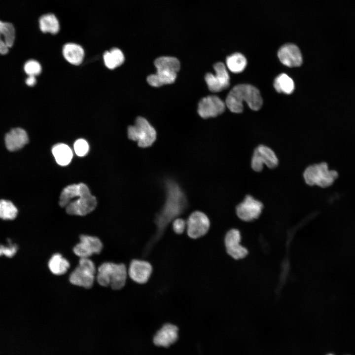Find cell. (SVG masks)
I'll use <instances>...</instances> for the list:
<instances>
[{"mask_svg":"<svg viewBox=\"0 0 355 355\" xmlns=\"http://www.w3.org/2000/svg\"><path fill=\"white\" fill-rule=\"evenodd\" d=\"M39 26L43 33L55 35L60 30L59 21L55 15L47 13L42 15L39 19Z\"/></svg>","mask_w":355,"mask_h":355,"instance_id":"obj_23","label":"cell"},{"mask_svg":"<svg viewBox=\"0 0 355 355\" xmlns=\"http://www.w3.org/2000/svg\"><path fill=\"white\" fill-rule=\"evenodd\" d=\"M127 275L128 271L124 264L106 262L98 268L96 278L100 285L110 286L114 290H119L125 285Z\"/></svg>","mask_w":355,"mask_h":355,"instance_id":"obj_4","label":"cell"},{"mask_svg":"<svg viewBox=\"0 0 355 355\" xmlns=\"http://www.w3.org/2000/svg\"><path fill=\"white\" fill-rule=\"evenodd\" d=\"M167 196L165 206L156 219L157 226L156 237L161 235L168 224L179 214L186 206L185 197L176 183L169 182L167 184Z\"/></svg>","mask_w":355,"mask_h":355,"instance_id":"obj_1","label":"cell"},{"mask_svg":"<svg viewBox=\"0 0 355 355\" xmlns=\"http://www.w3.org/2000/svg\"><path fill=\"white\" fill-rule=\"evenodd\" d=\"M241 235L237 229H231L225 235L224 244L228 255L235 260L245 258L248 254V249L241 244Z\"/></svg>","mask_w":355,"mask_h":355,"instance_id":"obj_11","label":"cell"},{"mask_svg":"<svg viewBox=\"0 0 355 355\" xmlns=\"http://www.w3.org/2000/svg\"><path fill=\"white\" fill-rule=\"evenodd\" d=\"M109 52L117 67L123 63L124 56L121 50L117 48H113L109 50Z\"/></svg>","mask_w":355,"mask_h":355,"instance_id":"obj_32","label":"cell"},{"mask_svg":"<svg viewBox=\"0 0 355 355\" xmlns=\"http://www.w3.org/2000/svg\"><path fill=\"white\" fill-rule=\"evenodd\" d=\"M8 46L4 42L0 39V54L4 55L8 52Z\"/></svg>","mask_w":355,"mask_h":355,"instance_id":"obj_35","label":"cell"},{"mask_svg":"<svg viewBox=\"0 0 355 355\" xmlns=\"http://www.w3.org/2000/svg\"><path fill=\"white\" fill-rule=\"evenodd\" d=\"M17 249L18 247L15 244H10L8 246L0 245V256L4 255L11 257L16 254Z\"/></svg>","mask_w":355,"mask_h":355,"instance_id":"obj_31","label":"cell"},{"mask_svg":"<svg viewBox=\"0 0 355 355\" xmlns=\"http://www.w3.org/2000/svg\"><path fill=\"white\" fill-rule=\"evenodd\" d=\"M95 264L89 258H80L78 266L71 273L70 282L85 288H91L95 279Z\"/></svg>","mask_w":355,"mask_h":355,"instance_id":"obj_7","label":"cell"},{"mask_svg":"<svg viewBox=\"0 0 355 355\" xmlns=\"http://www.w3.org/2000/svg\"><path fill=\"white\" fill-rule=\"evenodd\" d=\"M334 355L332 354H328V355Z\"/></svg>","mask_w":355,"mask_h":355,"instance_id":"obj_37","label":"cell"},{"mask_svg":"<svg viewBox=\"0 0 355 355\" xmlns=\"http://www.w3.org/2000/svg\"><path fill=\"white\" fill-rule=\"evenodd\" d=\"M18 214V210L13 203L6 200H0V218L12 220Z\"/></svg>","mask_w":355,"mask_h":355,"instance_id":"obj_28","label":"cell"},{"mask_svg":"<svg viewBox=\"0 0 355 355\" xmlns=\"http://www.w3.org/2000/svg\"><path fill=\"white\" fill-rule=\"evenodd\" d=\"M29 141L27 132L21 128H15L7 133L4 138L6 148L15 151L24 147Z\"/></svg>","mask_w":355,"mask_h":355,"instance_id":"obj_19","label":"cell"},{"mask_svg":"<svg viewBox=\"0 0 355 355\" xmlns=\"http://www.w3.org/2000/svg\"><path fill=\"white\" fill-rule=\"evenodd\" d=\"M152 271V266L148 262L134 259L131 262L128 274L134 282L142 284L148 280Z\"/></svg>","mask_w":355,"mask_h":355,"instance_id":"obj_16","label":"cell"},{"mask_svg":"<svg viewBox=\"0 0 355 355\" xmlns=\"http://www.w3.org/2000/svg\"><path fill=\"white\" fill-rule=\"evenodd\" d=\"M128 137L133 141H137L141 147L150 146L156 139V132L154 128L144 118L139 116L134 125L128 128Z\"/></svg>","mask_w":355,"mask_h":355,"instance_id":"obj_6","label":"cell"},{"mask_svg":"<svg viewBox=\"0 0 355 355\" xmlns=\"http://www.w3.org/2000/svg\"><path fill=\"white\" fill-rule=\"evenodd\" d=\"M210 220L203 213L196 211L190 214L186 221L187 233L192 239L205 235L210 227Z\"/></svg>","mask_w":355,"mask_h":355,"instance_id":"obj_12","label":"cell"},{"mask_svg":"<svg viewBox=\"0 0 355 355\" xmlns=\"http://www.w3.org/2000/svg\"><path fill=\"white\" fill-rule=\"evenodd\" d=\"M274 87L279 93L290 94L294 89V84L293 80L289 76L285 73H282L275 78Z\"/></svg>","mask_w":355,"mask_h":355,"instance_id":"obj_25","label":"cell"},{"mask_svg":"<svg viewBox=\"0 0 355 355\" xmlns=\"http://www.w3.org/2000/svg\"><path fill=\"white\" fill-rule=\"evenodd\" d=\"M156 72L147 77L148 83L153 87H160L175 82L180 69L178 60L174 57L162 56L154 62Z\"/></svg>","mask_w":355,"mask_h":355,"instance_id":"obj_3","label":"cell"},{"mask_svg":"<svg viewBox=\"0 0 355 355\" xmlns=\"http://www.w3.org/2000/svg\"><path fill=\"white\" fill-rule=\"evenodd\" d=\"M215 74L207 73L205 79L209 89L213 92H218L228 87L230 77L224 64L222 62L215 63L213 66Z\"/></svg>","mask_w":355,"mask_h":355,"instance_id":"obj_9","label":"cell"},{"mask_svg":"<svg viewBox=\"0 0 355 355\" xmlns=\"http://www.w3.org/2000/svg\"><path fill=\"white\" fill-rule=\"evenodd\" d=\"M178 328L171 324H165L153 337V343L157 346L168 347L178 339Z\"/></svg>","mask_w":355,"mask_h":355,"instance_id":"obj_18","label":"cell"},{"mask_svg":"<svg viewBox=\"0 0 355 355\" xmlns=\"http://www.w3.org/2000/svg\"><path fill=\"white\" fill-rule=\"evenodd\" d=\"M278 56L282 64L289 67L300 66L302 63V57L299 49L293 44H286L282 46L278 52Z\"/></svg>","mask_w":355,"mask_h":355,"instance_id":"obj_17","label":"cell"},{"mask_svg":"<svg viewBox=\"0 0 355 355\" xmlns=\"http://www.w3.org/2000/svg\"><path fill=\"white\" fill-rule=\"evenodd\" d=\"M74 149L77 155L83 156L87 153L89 150V145L85 140L80 139L74 142Z\"/></svg>","mask_w":355,"mask_h":355,"instance_id":"obj_30","label":"cell"},{"mask_svg":"<svg viewBox=\"0 0 355 355\" xmlns=\"http://www.w3.org/2000/svg\"><path fill=\"white\" fill-rule=\"evenodd\" d=\"M97 204L96 197L90 192L70 202L66 207V211L70 215L84 216L94 211Z\"/></svg>","mask_w":355,"mask_h":355,"instance_id":"obj_13","label":"cell"},{"mask_svg":"<svg viewBox=\"0 0 355 355\" xmlns=\"http://www.w3.org/2000/svg\"><path fill=\"white\" fill-rule=\"evenodd\" d=\"M225 106V104L217 96H208L199 102L198 113L203 118L215 117L223 112Z\"/></svg>","mask_w":355,"mask_h":355,"instance_id":"obj_15","label":"cell"},{"mask_svg":"<svg viewBox=\"0 0 355 355\" xmlns=\"http://www.w3.org/2000/svg\"><path fill=\"white\" fill-rule=\"evenodd\" d=\"M338 177L334 170H329L325 162L308 166L303 173L305 182L309 185H316L321 187H327L332 185Z\"/></svg>","mask_w":355,"mask_h":355,"instance_id":"obj_5","label":"cell"},{"mask_svg":"<svg viewBox=\"0 0 355 355\" xmlns=\"http://www.w3.org/2000/svg\"><path fill=\"white\" fill-rule=\"evenodd\" d=\"M103 59L105 65L108 69L113 70L117 67L111 56L109 51H106L104 53Z\"/></svg>","mask_w":355,"mask_h":355,"instance_id":"obj_34","label":"cell"},{"mask_svg":"<svg viewBox=\"0 0 355 355\" xmlns=\"http://www.w3.org/2000/svg\"><path fill=\"white\" fill-rule=\"evenodd\" d=\"M263 204L250 195H247L236 207V214L242 220L247 222L257 218L261 213Z\"/></svg>","mask_w":355,"mask_h":355,"instance_id":"obj_10","label":"cell"},{"mask_svg":"<svg viewBox=\"0 0 355 355\" xmlns=\"http://www.w3.org/2000/svg\"><path fill=\"white\" fill-rule=\"evenodd\" d=\"M15 37V31L13 25L8 22L0 21V39L8 46L12 47Z\"/></svg>","mask_w":355,"mask_h":355,"instance_id":"obj_27","label":"cell"},{"mask_svg":"<svg viewBox=\"0 0 355 355\" xmlns=\"http://www.w3.org/2000/svg\"><path fill=\"white\" fill-rule=\"evenodd\" d=\"M88 192H90L89 189L83 183L68 185L63 189L61 193L59 205L61 207H66L73 198Z\"/></svg>","mask_w":355,"mask_h":355,"instance_id":"obj_20","label":"cell"},{"mask_svg":"<svg viewBox=\"0 0 355 355\" xmlns=\"http://www.w3.org/2000/svg\"><path fill=\"white\" fill-rule=\"evenodd\" d=\"M226 63L228 69L234 73L243 71L247 64L246 58L240 53H235L228 56Z\"/></svg>","mask_w":355,"mask_h":355,"instance_id":"obj_26","label":"cell"},{"mask_svg":"<svg viewBox=\"0 0 355 355\" xmlns=\"http://www.w3.org/2000/svg\"><path fill=\"white\" fill-rule=\"evenodd\" d=\"M246 102L253 110H259L262 105V99L259 90L249 84H239L234 86L228 93L225 105L234 113H240L243 110V102Z\"/></svg>","mask_w":355,"mask_h":355,"instance_id":"obj_2","label":"cell"},{"mask_svg":"<svg viewBox=\"0 0 355 355\" xmlns=\"http://www.w3.org/2000/svg\"><path fill=\"white\" fill-rule=\"evenodd\" d=\"M103 249V244L97 237L82 235L80 242L73 248L74 253L80 258H89L94 254L100 253Z\"/></svg>","mask_w":355,"mask_h":355,"instance_id":"obj_14","label":"cell"},{"mask_svg":"<svg viewBox=\"0 0 355 355\" xmlns=\"http://www.w3.org/2000/svg\"><path fill=\"white\" fill-rule=\"evenodd\" d=\"M26 83L29 86H34L36 82V78L35 76L29 75L26 79Z\"/></svg>","mask_w":355,"mask_h":355,"instance_id":"obj_36","label":"cell"},{"mask_svg":"<svg viewBox=\"0 0 355 355\" xmlns=\"http://www.w3.org/2000/svg\"><path fill=\"white\" fill-rule=\"evenodd\" d=\"M52 152L56 162L61 166H66L71 160L72 151L66 144L60 143L55 145L52 147Z\"/></svg>","mask_w":355,"mask_h":355,"instance_id":"obj_24","label":"cell"},{"mask_svg":"<svg viewBox=\"0 0 355 355\" xmlns=\"http://www.w3.org/2000/svg\"><path fill=\"white\" fill-rule=\"evenodd\" d=\"M24 70L28 76L32 75L36 76L41 72V67L37 61L35 60H30L25 63L24 66Z\"/></svg>","mask_w":355,"mask_h":355,"instance_id":"obj_29","label":"cell"},{"mask_svg":"<svg viewBox=\"0 0 355 355\" xmlns=\"http://www.w3.org/2000/svg\"><path fill=\"white\" fill-rule=\"evenodd\" d=\"M48 266L52 274L60 276L67 272L70 267V264L61 254L56 253L51 257L48 263Z\"/></svg>","mask_w":355,"mask_h":355,"instance_id":"obj_22","label":"cell"},{"mask_svg":"<svg viewBox=\"0 0 355 355\" xmlns=\"http://www.w3.org/2000/svg\"><path fill=\"white\" fill-rule=\"evenodd\" d=\"M279 163L278 158L275 152L269 147L259 145L254 149L251 160V167L256 172H260L263 166L272 169Z\"/></svg>","mask_w":355,"mask_h":355,"instance_id":"obj_8","label":"cell"},{"mask_svg":"<svg viewBox=\"0 0 355 355\" xmlns=\"http://www.w3.org/2000/svg\"><path fill=\"white\" fill-rule=\"evenodd\" d=\"M62 51L66 60L73 65H80L84 57V51L82 46L75 43L65 44Z\"/></svg>","mask_w":355,"mask_h":355,"instance_id":"obj_21","label":"cell"},{"mask_svg":"<svg viewBox=\"0 0 355 355\" xmlns=\"http://www.w3.org/2000/svg\"><path fill=\"white\" fill-rule=\"evenodd\" d=\"M186 227V222L180 218L175 219L173 223V228L175 233L180 234L182 233Z\"/></svg>","mask_w":355,"mask_h":355,"instance_id":"obj_33","label":"cell"}]
</instances>
